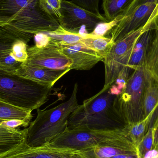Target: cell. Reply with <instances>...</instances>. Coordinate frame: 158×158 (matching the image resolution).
Instances as JSON below:
<instances>
[{"label": "cell", "mask_w": 158, "mask_h": 158, "mask_svg": "<svg viewBox=\"0 0 158 158\" xmlns=\"http://www.w3.org/2000/svg\"><path fill=\"white\" fill-rule=\"evenodd\" d=\"M60 27L55 18L41 9L38 0H0V28L30 41L37 33L54 31Z\"/></svg>", "instance_id": "cell-1"}, {"label": "cell", "mask_w": 158, "mask_h": 158, "mask_svg": "<svg viewBox=\"0 0 158 158\" xmlns=\"http://www.w3.org/2000/svg\"><path fill=\"white\" fill-rule=\"evenodd\" d=\"M116 96L111 94L110 88H103L96 94L84 100L69 116L67 129L100 131L123 129L126 123L113 106Z\"/></svg>", "instance_id": "cell-2"}, {"label": "cell", "mask_w": 158, "mask_h": 158, "mask_svg": "<svg viewBox=\"0 0 158 158\" xmlns=\"http://www.w3.org/2000/svg\"><path fill=\"white\" fill-rule=\"evenodd\" d=\"M78 90L77 83L67 101L50 109H37V117L27 128V146L38 148L47 145L65 131L69 116L79 105Z\"/></svg>", "instance_id": "cell-3"}, {"label": "cell", "mask_w": 158, "mask_h": 158, "mask_svg": "<svg viewBox=\"0 0 158 158\" xmlns=\"http://www.w3.org/2000/svg\"><path fill=\"white\" fill-rule=\"evenodd\" d=\"M52 86L0 69V101L33 110L48 100Z\"/></svg>", "instance_id": "cell-4"}, {"label": "cell", "mask_w": 158, "mask_h": 158, "mask_svg": "<svg viewBox=\"0 0 158 158\" xmlns=\"http://www.w3.org/2000/svg\"><path fill=\"white\" fill-rule=\"evenodd\" d=\"M149 74L145 66L133 70L114 101V109L126 124L143 119L145 88Z\"/></svg>", "instance_id": "cell-5"}, {"label": "cell", "mask_w": 158, "mask_h": 158, "mask_svg": "<svg viewBox=\"0 0 158 158\" xmlns=\"http://www.w3.org/2000/svg\"><path fill=\"white\" fill-rule=\"evenodd\" d=\"M158 19L148 22L143 27L113 43L103 61L105 71V82L103 88H110L123 70L127 67L136 41L146 31L154 27Z\"/></svg>", "instance_id": "cell-6"}, {"label": "cell", "mask_w": 158, "mask_h": 158, "mask_svg": "<svg viewBox=\"0 0 158 158\" xmlns=\"http://www.w3.org/2000/svg\"><path fill=\"white\" fill-rule=\"evenodd\" d=\"M129 136L126 127L122 130L100 131L67 128L47 145L56 148L82 151L109 140Z\"/></svg>", "instance_id": "cell-7"}, {"label": "cell", "mask_w": 158, "mask_h": 158, "mask_svg": "<svg viewBox=\"0 0 158 158\" xmlns=\"http://www.w3.org/2000/svg\"><path fill=\"white\" fill-rule=\"evenodd\" d=\"M123 18L110 31L111 40L116 42L158 19V2H148L128 8L122 14Z\"/></svg>", "instance_id": "cell-8"}, {"label": "cell", "mask_w": 158, "mask_h": 158, "mask_svg": "<svg viewBox=\"0 0 158 158\" xmlns=\"http://www.w3.org/2000/svg\"><path fill=\"white\" fill-rule=\"evenodd\" d=\"M106 22L107 20L102 15L90 12L71 1L62 0L61 17L58 22L67 31L80 33L83 27L92 32L99 23Z\"/></svg>", "instance_id": "cell-9"}, {"label": "cell", "mask_w": 158, "mask_h": 158, "mask_svg": "<svg viewBox=\"0 0 158 158\" xmlns=\"http://www.w3.org/2000/svg\"><path fill=\"white\" fill-rule=\"evenodd\" d=\"M28 58L25 65L63 70L70 69L72 61L66 56L59 44L51 40L44 47L36 45L27 48Z\"/></svg>", "instance_id": "cell-10"}, {"label": "cell", "mask_w": 158, "mask_h": 158, "mask_svg": "<svg viewBox=\"0 0 158 158\" xmlns=\"http://www.w3.org/2000/svg\"><path fill=\"white\" fill-rule=\"evenodd\" d=\"M81 151L85 158H110L121 154L138 155L137 148L130 136L109 140Z\"/></svg>", "instance_id": "cell-11"}, {"label": "cell", "mask_w": 158, "mask_h": 158, "mask_svg": "<svg viewBox=\"0 0 158 158\" xmlns=\"http://www.w3.org/2000/svg\"><path fill=\"white\" fill-rule=\"evenodd\" d=\"M2 158H85L81 151L48 145L31 148L27 144Z\"/></svg>", "instance_id": "cell-12"}, {"label": "cell", "mask_w": 158, "mask_h": 158, "mask_svg": "<svg viewBox=\"0 0 158 158\" xmlns=\"http://www.w3.org/2000/svg\"><path fill=\"white\" fill-rule=\"evenodd\" d=\"M64 53L71 61V69L88 70L103 59L94 51L80 42L72 45H60Z\"/></svg>", "instance_id": "cell-13"}, {"label": "cell", "mask_w": 158, "mask_h": 158, "mask_svg": "<svg viewBox=\"0 0 158 158\" xmlns=\"http://www.w3.org/2000/svg\"><path fill=\"white\" fill-rule=\"evenodd\" d=\"M27 134V128L19 130L0 123V158L25 145Z\"/></svg>", "instance_id": "cell-14"}, {"label": "cell", "mask_w": 158, "mask_h": 158, "mask_svg": "<svg viewBox=\"0 0 158 158\" xmlns=\"http://www.w3.org/2000/svg\"><path fill=\"white\" fill-rule=\"evenodd\" d=\"M70 70V69L57 70L35 67L25 65L22 63L15 74L38 82L53 86L57 81Z\"/></svg>", "instance_id": "cell-15"}, {"label": "cell", "mask_w": 158, "mask_h": 158, "mask_svg": "<svg viewBox=\"0 0 158 158\" xmlns=\"http://www.w3.org/2000/svg\"><path fill=\"white\" fill-rule=\"evenodd\" d=\"M155 26L144 32L136 41L127 67L132 70L145 65L149 44L155 33Z\"/></svg>", "instance_id": "cell-16"}, {"label": "cell", "mask_w": 158, "mask_h": 158, "mask_svg": "<svg viewBox=\"0 0 158 158\" xmlns=\"http://www.w3.org/2000/svg\"><path fill=\"white\" fill-rule=\"evenodd\" d=\"M144 66L151 77L158 84V20L156 23L154 37L148 50Z\"/></svg>", "instance_id": "cell-17"}, {"label": "cell", "mask_w": 158, "mask_h": 158, "mask_svg": "<svg viewBox=\"0 0 158 158\" xmlns=\"http://www.w3.org/2000/svg\"><path fill=\"white\" fill-rule=\"evenodd\" d=\"M158 106V84L149 74L144 95V118L153 113Z\"/></svg>", "instance_id": "cell-18"}, {"label": "cell", "mask_w": 158, "mask_h": 158, "mask_svg": "<svg viewBox=\"0 0 158 158\" xmlns=\"http://www.w3.org/2000/svg\"><path fill=\"white\" fill-rule=\"evenodd\" d=\"M32 110L14 106L0 101V121L19 120L30 124L32 119Z\"/></svg>", "instance_id": "cell-19"}, {"label": "cell", "mask_w": 158, "mask_h": 158, "mask_svg": "<svg viewBox=\"0 0 158 158\" xmlns=\"http://www.w3.org/2000/svg\"><path fill=\"white\" fill-rule=\"evenodd\" d=\"M80 42L86 47L95 52L103 60L113 44L110 38L90 37L88 36V33H86L85 37Z\"/></svg>", "instance_id": "cell-20"}, {"label": "cell", "mask_w": 158, "mask_h": 158, "mask_svg": "<svg viewBox=\"0 0 158 158\" xmlns=\"http://www.w3.org/2000/svg\"><path fill=\"white\" fill-rule=\"evenodd\" d=\"M154 112L140 121L126 124L125 126L128 135L137 149L138 145L150 128Z\"/></svg>", "instance_id": "cell-21"}, {"label": "cell", "mask_w": 158, "mask_h": 158, "mask_svg": "<svg viewBox=\"0 0 158 158\" xmlns=\"http://www.w3.org/2000/svg\"><path fill=\"white\" fill-rule=\"evenodd\" d=\"M134 0H103L102 8L105 17L110 21L122 15Z\"/></svg>", "instance_id": "cell-22"}, {"label": "cell", "mask_w": 158, "mask_h": 158, "mask_svg": "<svg viewBox=\"0 0 158 158\" xmlns=\"http://www.w3.org/2000/svg\"><path fill=\"white\" fill-rule=\"evenodd\" d=\"M51 40L56 42L60 45H72L80 42L86 36V33L81 34L67 31L61 27L54 31L45 32Z\"/></svg>", "instance_id": "cell-23"}, {"label": "cell", "mask_w": 158, "mask_h": 158, "mask_svg": "<svg viewBox=\"0 0 158 158\" xmlns=\"http://www.w3.org/2000/svg\"><path fill=\"white\" fill-rule=\"evenodd\" d=\"M22 63L18 62L12 55V50L0 52V69L9 73H15Z\"/></svg>", "instance_id": "cell-24"}, {"label": "cell", "mask_w": 158, "mask_h": 158, "mask_svg": "<svg viewBox=\"0 0 158 158\" xmlns=\"http://www.w3.org/2000/svg\"><path fill=\"white\" fill-rule=\"evenodd\" d=\"M41 9L59 21L61 17L62 0H38Z\"/></svg>", "instance_id": "cell-25"}, {"label": "cell", "mask_w": 158, "mask_h": 158, "mask_svg": "<svg viewBox=\"0 0 158 158\" xmlns=\"http://www.w3.org/2000/svg\"><path fill=\"white\" fill-rule=\"evenodd\" d=\"M18 40L28 43L20 35L0 28V52L12 50L13 44Z\"/></svg>", "instance_id": "cell-26"}, {"label": "cell", "mask_w": 158, "mask_h": 158, "mask_svg": "<svg viewBox=\"0 0 158 158\" xmlns=\"http://www.w3.org/2000/svg\"><path fill=\"white\" fill-rule=\"evenodd\" d=\"M122 18V15H120L111 21L99 23L92 32L88 33V36L90 37H105L109 31H111L117 26Z\"/></svg>", "instance_id": "cell-27"}, {"label": "cell", "mask_w": 158, "mask_h": 158, "mask_svg": "<svg viewBox=\"0 0 158 158\" xmlns=\"http://www.w3.org/2000/svg\"><path fill=\"white\" fill-rule=\"evenodd\" d=\"M27 43L21 40L16 41L12 48V55L14 58L20 63H24L28 58Z\"/></svg>", "instance_id": "cell-28"}, {"label": "cell", "mask_w": 158, "mask_h": 158, "mask_svg": "<svg viewBox=\"0 0 158 158\" xmlns=\"http://www.w3.org/2000/svg\"><path fill=\"white\" fill-rule=\"evenodd\" d=\"M154 135L152 127L149 128L137 147V153L139 157L143 158L147 151L153 148Z\"/></svg>", "instance_id": "cell-29"}, {"label": "cell", "mask_w": 158, "mask_h": 158, "mask_svg": "<svg viewBox=\"0 0 158 158\" xmlns=\"http://www.w3.org/2000/svg\"><path fill=\"white\" fill-rule=\"evenodd\" d=\"M71 2L90 12L101 15L99 10V0H71Z\"/></svg>", "instance_id": "cell-30"}, {"label": "cell", "mask_w": 158, "mask_h": 158, "mask_svg": "<svg viewBox=\"0 0 158 158\" xmlns=\"http://www.w3.org/2000/svg\"><path fill=\"white\" fill-rule=\"evenodd\" d=\"M35 45L38 47H44L48 44L50 41V38L45 32L37 33L34 37Z\"/></svg>", "instance_id": "cell-31"}, {"label": "cell", "mask_w": 158, "mask_h": 158, "mask_svg": "<svg viewBox=\"0 0 158 158\" xmlns=\"http://www.w3.org/2000/svg\"><path fill=\"white\" fill-rule=\"evenodd\" d=\"M0 123L7 127L18 128L20 127H27L30 124L19 120H11L7 121H0Z\"/></svg>", "instance_id": "cell-32"}, {"label": "cell", "mask_w": 158, "mask_h": 158, "mask_svg": "<svg viewBox=\"0 0 158 158\" xmlns=\"http://www.w3.org/2000/svg\"><path fill=\"white\" fill-rule=\"evenodd\" d=\"M143 158H158V149L152 148L144 154Z\"/></svg>", "instance_id": "cell-33"}, {"label": "cell", "mask_w": 158, "mask_h": 158, "mask_svg": "<svg viewBox=\"0 0 158 158\" xmlns=\"http://www.w3.org/2000/svg\"><path fill=\"white\" fill-rule=\"evenodd\" d=\"M110 158H140L136 154H121Z\"/></svg>", "instance_id": "cell-34"}, {"label": "cell", "mask_w": 158, "mask_h": 158, "mask_svg": "<svg viewBox=\"0 0 158 158\" xmlns=\"http://www.w3.org/2000/svg\"><path fill=\"white\" fill-rule=\"evenodd\" d=\"M27 1L29 2H35L36 0H27Z\"/></svg>", "instance_id": "cell-35"}]
</instances>
